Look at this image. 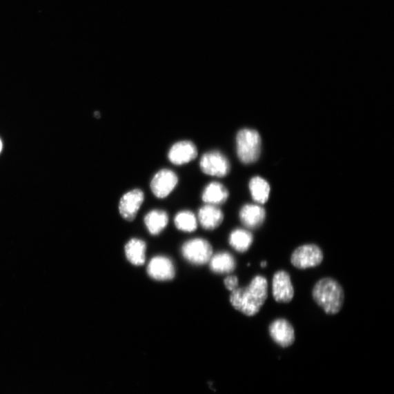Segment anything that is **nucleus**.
Returning <instances> with one entry per match:
<instances>
[{
	"label": "nucleus",
	"mask_w": 394,
	"mask_h": 394,
	"mask_svg": "<svg viewBox=\"0 0 394 394\" xmlns=\"http://www.w3.org/2000/svg\"><path fill=\"white\" fill-rule=\"evenodd\" d=\"M268 297V279L257 275L249 286L232 291L230 300L235 310L247 316H253L260 311Z\"/></svg>",
	"instance_id": "f257e3e1"
},
{
	"label": "nucleus",
	"mask_w": 394,
	"mask_h": 394,
	"mask_svg": "<svg viewBox=\"0 0 394 394\" xmlns=\"http://www.w3.org/2000/svg\"><path fill=\"white\" fill-rule=\"evenodd\" d=\"M210 270L216 274H230L236 268V261L231 253L221 252L213 256L209 262Z\"/></svg>",
	"instance_id": "dca6fc26"
},
{
	"label": "nucleus",
	"mask_w": 394,
	"mask_h": 394,
	"mask_svg": "<svg viewBox=\"0 0 394 394\" xmlns=\"http://www.w3.org/2000/svg\"><path fill=\"white\" fill-rule=\"evenodd\" d=\"M314 301L328 315L337 314L344 303V290L335 279L323 278L313 290Z\"/></svg>",
	"instance_id": "f03ea898"
},
{
	"label": "nucleus",
	"mask_w": 394,
	"mask_h": 394,
	"mask_svg": "<svg viewBox=\"0 0 394 394\" xmlns=\"http://www.w3.org/2000/svg\"><path fill=\"white\" fill-rule=\"evenodd\" d=\"M179 182L177 175L172 170L164 169L158 172L150 183L152 194L159 199L167 197Z\"/></svg>",
	"instance_id": "0eeeda50"
},
{
	"label": "nucleus",
	"mask_w": 394,
	"mask_h": 394,
	"mask_svg": "<svg viewBox=\"0 0 394 394\" xmlns=\"http://www.w3.org/2000/svg\"><path fill=\"white\" fill-rule=\"evenodd\" d=\"M238 278L235 275L228 276L224 279V285L226 288L231 292L238 288Z\"/></svg>",
	"instance_id": "4be33fe9"
},
{
	"label": "nucleus",
	"mask_w": 394,
	"mask_h": 394,
	"mask_svg": "<svg viewBox=\"0 0 394 394\" xmlns=\"http://www.w3.org/2000/svg\"><path fill=\"white\" fill-rule=\"evenodd\" d=\"M200 168L211 176L224 177L230 171V164L219 151H210L202 156Z\"/></svg>",
	"instance_id": "423d86ee"
},
{
	"label": "nucleus",
	"mask_w": 394,
	"mask_h": 394,
	"mask_svg": "<svg viewBox=\"0 0 394 394\" xmlns=\"http://www.w3.org/2000/svg\"><path fill=\"white\" fill-rule=\"evenodd\" d=\"M262 141L259 134L253 130H240L237 135V155L244 164L255 162L259 157Z\"/></svg>",
	"instance_id": "7ed1b4c3"
},
{
	"label": "nucleus",
	"mask_w": 394,
	"mask_h": 394,
	"mask_svg": "<svg viewBox=\"0 0 394 394\" xmlns=\"http://www.w3.org/2000/svg\"><path fill=\"white\" fill-rule=\"evenodd\" d=\"M2 147H3L2 143L1 141H0V151H1Z\"/></svg>",
	"instance_id": "b1692460"
},
{
	"label": "nucleus",
	"mask_w": 394,
	"mask_h": 394,
	"mask_svg": "<svg viewBox=\"0 0 394 394\" xmlns=\"http://www.w3.org/2000/svg\"><path fill=\"white\" fill-rule=\"evenodd\" d=\"M324 254L322 249L313 244H307L297 248L292 253L290 262L300 270L315 268L322 264Z\"/></svg>",
	"instance_id": "39448f33"
},
{
	"label": "nucleus",
	"mask_w": 394,
	"mask_h": 394,
	"mask_svg": "<svg viewBox=\"0 0 394 394\" xmlns=\"http://www.w3.org/2000/svg\"><path fill=\"white\" fill-rule=\"evenodd\" d=\"M198 219L201 226L206 230H213L218 228L224 221L222 211L215 206L206 205L201 208L198 213Z\"/></svg>",
	"instance_id": "ddd939ff"
},
{
	"label": "nucleus",
	"mask_w": 394,
	"mask_h": 394,
	"mask_svg": "<svg viewBox=\"0 0 394 394\" xmlns=\"http://www.w3.org/2000/svg\"><path fill=\"white\" fill-rule=\"evenodd\" d=\"M184 259L195 265L209 263L213 257V248L205 239L195 238L186 242L181 248Z\"/></svg>",
	"instance_id": "20e7f679"
},
{
	"label": "nucleus",
	"mask_w": 394,
	"mask_h": 394,
	"mask_svg": "<svg viewBox=\"0 0 394 394\" xmlns=\"http://www.w3.org/2000/svg\"><path fill=\"white\" fill-rule=\"evenodd\" d=\"M148 275L158 282L171 281L175 276V268L168 257L157 256L152 258L147 268Z\"/></svg>",
	"instance_id": "6e6552de"
},
{
	"label": "nucleus",
	"mask_w": 394,
	"mask_h": 394,
	"mask_svg": "<svg viewBox=\"0 0 394 394\" xmlns=\"http://www.w3.org/2000/svg\"><path fill=\"white\" fill-rule=\"evenodd\" d=\"M249 188L252 197L259 204H264L268 201L270 187L268 182L260 177H255L250 181Z\"/></svg>",
	"instance_id": "aec40b11"
},
{
	"label": "nucleus",
	"mask_w": 394,
	"mask_h": 394,
	"mask_svg": "<svg viewBox=\"0 0 394 394\" xmlns=\"http://www.w3.org/2000/svg\"><path fill=\"white\" fill-rule=\"evenodd\" d=\"M265 210L257 205H246L239 212L241 222L248 228H257L264 222Z\"/></svg>",
	"instance_id": "4468645a"
},
{
	"label": "nucleus",
	"mask_w": 394,
	"mask_h": 394,
	"mask_svg": "<svg viewBox=\"0 0 394 394\" xmlns=\"http://www.w3.org/2000/svg\"><path fill=\"white\" fill-rule=\"evenodd\" d=\"M197 154V148L193 143L184 141L177 142L172 146L168 158L173 164L181 165L195 159Z\"/></svg>",
	"instance_id": "f8f14e48"
},
{
	"label": "nucleus",
	"mask_w": 394,
	"mask_h": 394,
	"mask_svg": "<svg viewBox=\"0 0 394 394\" xmlns=\"http://www.w3.org/2000/svg\"><path fill=\"white\" fill-rule=\"evenodd\" d=\"M146 253V244L141 239H131L125 246L126 257L135 266H142L145 264Z\"/></svg>",
	"instance_id": "2eb2a0df"
},
{
	"label": "nucleus",
	"mask_w": 394,
	"mask_h": 394,
	"mask_svg": "<svg viewBox=\"0 0 394 394\" xmlns=\"http://www.w3.org/2000/svg\"><path fill=\"white\" fill-rule=\"evenodd\" d=\"M228 192L222 184L218 182L209 184L202 194V200L207 205H221L227 200Z\"/></svg>",
	"instance_id": "a211bd4d"
},
{
	"label": "nucleus",
	"mask_w": 394,
	"mask_h": 394,
	"mask_svg": "<svg viewBox=\"0 0 394 394\" xmlns=\"http://www.w3.org/2000/svg\"><path fill=\"white\" fill-rule=\"evenodd\" d=\"M273 295L279 303H288L293 299L295 289L291 279L286 271L277 272L273 279Z\"/></svg>",
	"instance_id": "9d476101"
},
{
	"label": "nucleus",
	"mask_w": 394,
	"mask_h": 394,
	"mask_svg": "<svg viewBox=\"0 0 394 394\" xmlns=\"http://www.w3.org/2000/svg\"><path fill=\"white\" fill-rule=\"evenodd\" d=\"M228 242L235 250L244 253L251 246L253 242V236L248 230L237 228L230 234Z\"/></svg>",
	"instance_id": "6ab92c4d"
},
{
	"label": "nucleus",
	"mask_w": 394,
	"mask_h": 394,
	"mask_svg": "<svg viewBox=\"0 0 394 394\" xmlns=\"http://www.w3.org/2000/svg\"><path fill=\"white\" fill-rule=\"evenodd\" d=\"M144 201V193L141 189H134L126 193L119 203V212L122 217L133 221Z\"/></svg>",
	"instance_id": "1a4fd4ad"
},
{
	"label": "nucleus",
	"mask_w": 394,
	"mask_h": 394,
	"mask_svg": "<svg viewBox=\"0 0 394 394\" xmlns=\"http://www.w3.org/2000/svg\"><path fill=\"white\" fill-rule=\"evenodd\" d=\"M266 265H268V264H266V262H262L261 263V266H262V268H266Z\"/></svg>",
	"instance_id": "5701e85b"
},
{
	"label": "nucleus",
	"mask_w": 394,
	"mask_h": 394,
	"mask_svg": "<svg viewBox=\"0 0 394 394\" xmlns=\"http://www.w3.org/2000/svg\"><path fill=\"white\" fill-rule=\"evenodd\" d=\"M147 230L152 235H159L168 224L169 217L166 212L161 210L150 211L144 219Z\"/></svg>",
	"instance_id": "f3484780"
},
{
	"label": "nucleus",
	"mask_w": 394,
	"mask_h": 394,
	"mask_svg": "<svg viewBox=\"0 0 394 394\" xmlns=\"http://www.w3.org/2000/svg\"><path fill=\"white\" fill-rule=\"evenodd\" d=\"M175 225L180 231L193 233L197 228V220L193 212L181 211L175 215Z\"/></svg>",
	"instance_id": "412c9836"
},
{
	"label": "nucleus",
	"mask_w": 394,
	"mask_h": 394,
	"mask_svg": "<svg viewBox=\"0 0 394 394\" xmlns=\"http://www.w3.org/2000/svg\"><path fill=\"white\" fill-rule=\"evenodd\" d=\"M269 333L277 344L284 348L291 346L295 340L293 326L284 319L274 321L269 327Z\"/></svg>",
	"instance_id": "9b49d317"
}]
</instances>
